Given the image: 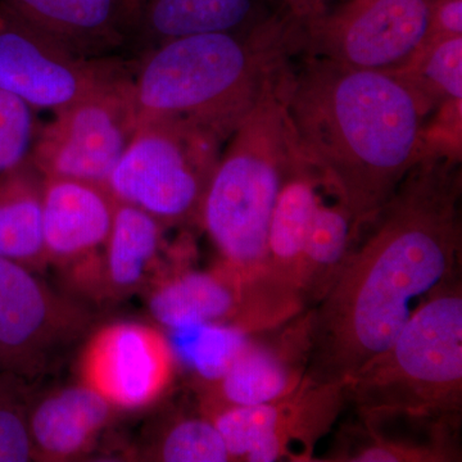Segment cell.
Returning <instances> with one entry per match:
<instances>
[{
    "label": "cell",
    "mask_w": 462,
    "mask_h": 462,
    "mask_svg": "<svg viewBox=\"0 0 462 462\" xmlns=\"http://www.w3.org/2000/svg\"><path fill=\"white\" fill-rule=\"evenodd\" d=\"M310 318L306 309L275 329L249 336L220 378L196 380L199 412L208 416L234 407L256 406L294 391L309 366Z\"/></svg>",
    "instance_id": "obj_15"
},
{
    "label": "cell",
    "mask_w": 462,
    "mask_h": 462,
    "mask_svg": "<svg viewBox=\"0 0 462 462\" xmlns=\"http://www.w3.org/2000/svg\"><path fill=\"white\" fill-rule=\"evenodd\" d=\"M145 458L162 462L231 461L214 422L199 416H178L149 446Z\"/></svg>",
    "instance_id": "obj_25"
},
{
    "label": "cell",
    "mask_w": 462,
    "mask_h": 462,
    "mask_svg": "<svg viewBox=\"0 0 462 462\" xmlns=\"http://www.w3.org/2000/svg\"><path fill=\"white\" fill-rule=\"evenodd\" d=\"M454 36H462V0H433L424 44Z\"/></svg>",
    "instance_id": "obj_30"
},
{
    "label": "cell",
    "mask_w": 462,
    "mask_h": 462,
    "mask_svg": "<svg viewBox=\"0 0 462 462\" xmlns=\"http://www.w3.org/2000/svg\"><path fill=\"white\" fill-rule=\"evenodd\" d=\"M127 72L120 58L79 56L0 5V90L35 111L54 114Z\"/></svg>",
    "instance_id": "obj_11"
},
{
    "label": "cell",
    "mask_w": 462,
    "mask_h": 462,
    "mask_svg": "<svg viewBox=\"0 0 462 462\" xmlns=\"http://www.w3.org/2000/svg\"><path fill=\"white\" fill-rule=\"evenodd\" d=\"M394 74L430 103L431 112L445 103L462 100V36L425 42Z\"/></svg>",
    "instance_id": "obj_24"
},
{
    "label": "cell",
    "mask_w": 462,
    "mask_h": 462,
    "mask_svg": "<svg viewBox=\"0 0 462 462\" xmlns=\"http://www.w3.org/2000/svg\"><path fill=\"white\" fill-rule=\"evenodd\" d=\"M457 437H406L367 427L358 420L338 431L324 462H457Z\"/></svg>",
    "instance_id": "obj_23"
},
{
    "label": "cell",
    "mask_w": 462,
    "mask_h": 462,
    "mask_svg": "<svg viewBox=\"0 0 462 462\" xmlns=\"http://www.w3.org/2000/svg\"><path fill=\"white\" fill-rule=\"evenodd\" d=\"M44 178L29 158L0 175V257L41 273L47 269L42 240Z\"/></svg>",
    "instance_id": "obj_21"
},
{
    "label": "cell",
    "mask_w": 462,
    "mask_h": 462,
    "mask_svg": "<svg viewBox=\"0 0 462 462\" xmlns=\"http://www.w3.org/2000/svg\"><path fill=\"white\" fill-rule=\"evenodd\" d=\"M23 379L0 372V462L36 461Z\"/></svg>",
    "instance_id": "obj_26"
},
{
    "label": "cell",
    "mask_w": 462,
    "mask_h": 462,
    "mask_svg": "<svg viewBox=\"0 0 462 462\" xmlns=\"http://www.w3.org/2000/svg\"><path fill=\"white\" fill-rule=\"evenodd\" d=\"M138 126L133 74L93 91L41 125L29 160L42 178L105 185Z\"/></svg>",
    "instance_id": "obj_8"
},
{
    "label": "cell",
    "mask_w": 462,
    "mask_h": 462,
    "mask_svg": "<svg viewBox=\"0 0 462 462\" xmlns=\"http://www.w3.org/2000/svg\"><path fill=\"white\" fill-rule=\"evenodd\" d=\"M169 227L138 207L116 200L114 223L103 254L105 302L144 293L189 252L188 243L167 245Z\"/></svg>",
    "instance_id": "obj_16"
},
{
    "label": "cell",
    "mask_w": 462,
    "mask_h": 462,
    "mask_svg": "<svg viewBox=\"0 0 462 462\" xmlns=\"http://www.w3.org/2000/svg\"><path fill=\"white\" fill-rule=\"evenodd\" d=\"M36 111L0 90V175L25 162L41 129Z\"/></svg>",
    "instance_id": "obj_27"
},
{
    "label": "cell",
    "mask_w": 462,
    "mask_h": 462,
    "mask_svg": "<svg viewBox=\"0 0 462 462\" xmlns=\"http://www.w3.org/2000/svg\"><path fill=\"white\" fill-rule=\"evenodd\" d=\"M287 75L231 134L200 212L199 224L217 252V263L245 278L270 276V218L297 153L285 111Z\"/></svg>",
    "instance_id": "obj_5"
},
{
    "label": "cell",
    "mask_w": 462,
    "mask_h": 462,
    "mask_svg": "<svg viewBox=\"0 0 462 462\" xmlns=\"http://www.w3.org/2000/svg\"><path fill=\"white\" fill-rule=\"evenodd\" d=\"M114 413L115 409L81 383L30 400L35 460L74 461L90 454Z\"/></svg>",
    "instance_id": "obj_19"
},
{
    "label": "cell",
    "mask_w": 462,
    "mask_h": 462,
    "mask_svg": "<svg viewBox=\"0 0 462 462\" xmlns=\"http://www.w3.org/2000/svg\"><path fill=\"white\" fill-rule=\"evenodd\" d=\"M433 0H346L303 23L302 56L394 74L420 51Z\"/></svg>",
    "instance_id": "obj_9"
},
{
    "label": "cell",
    "mask_w": 462,
    "mask_h": 462,
    "mask_svg": "<svg viewBox=\"0 0 462 462\" xmlns=\"http://www.w3.org/2000/svg\"><path fill=\"white\" fill-rule=\"evenodd\" d=\"M461 132L462 100L445 103L434 109L422 130V158H445L461 162Z\"/></svg>",
    "instance_id": "obj_29"
},
{
    "label": "cell",
    "mask_w": 462,
    "mask_h": 462,
    "mask_svg": "<svg viewBox=\"0 0 462 462\" xmlns=\"http://www.w3.org/2000/svg\"><path fill=\"white\" fill-rule=\"evenodd\" d=\"M281 8L273 0H139L129 47L143 56L182 36L251 29Z\"/></svg>",
    "instance_id": "obj_18"
},
{
    "label": "cell",
    "mask_w": 462,
    "mask_h": 462,
    "mask_svg": "<svg viewBox=\"0 0 462 462\" xmlns=\"http://www.w3.org/2000/svg\"><path fill=\"white\" fill-rule=\"evenodd\" d=\"M116 200L105 185L44 178L42 240L47 266L57 270L66 293L105 302L103 254Z\"/></svg>",
    "instance_id": "obj_13"
},
{
    "label": "cell",
    "mask_w": 462,
    "mask_h": 462,
    "mask_svg": "<svg viewBox=\"0 0 462 462\" xmlns=\"http://www.w3.org/2000/svg\"><path fill=\"white\" fill-rule=\"evenodd\" d=\"M199 331L191 348V366L199 382L220 378L239 354L248 334L221 325L193 328Z\"/></svg>",
    "instance_id": "obj_28"
},
{
    "label": "cell",
    "mask_w": 462,
    "mask_h": 462,
    "mask_svg": "<svg viewBox=\"0 0 462 462\" xmlns=\"http://www.w3.org/2000/svg\"><path fill=\"white\" fill-rule=\"evenodd\" d=\"M348 402L346 384L303 378L272 402L206 416L223 437L231 461L314 462L315 448L333 430Z\"/></svg>",
    "instance_id": "obj_10"
},
{
    "label": "cell",
    "mask_w": 462,
    "mask_h": 462,
    "mask_svg": "<svg viewBox=\"0 0 462 462\" xmlns=\"http://www.w3.org/2000/svg\"><path fill=\"white\" fill-rule=\"evenodd\" d=\"M300 153L320 171L360 229L422 158L431 107L397 74L303 56L284 83Z\"/></svg>",
    "instance_id": "obj_2"
},
{
    "label": "cell",
    "mask_w": 462,
    "mask_h": 462,
    "mask_svg": "<svg viewBox=\"0 0 462 462\" xmlns=\"http://www.w3.org/2000/svg\"><path fill=\"white\" fill-rule=\"evenodd\" d=\"M330 0H282V7L298 23H306L329 8Z\"/></svg>",
    "instance_id": "obj_31"
},
{
    "label": "cell",
    "mask_w": 462,
    "mask_h": 462,
    "mask_svg": "<svg viewBox=\"0 0 462 462\" xmlns=\"http://www.w3.org/2000/svg\"><path fill=\"white\" fill-rule=\"evenodd\" d=\"M84 302L57 293L23 264L0 257V372L32 378L80 338L91 321Z\"/></svg>",
    "instance_id": "obj_12"
},
{
    "label": "cell",
    "mask_w": 462,
    "mask_h": 462,
    "mask_svg": "<svg viewBox=\"0 0 462 462\" xmlns=\"http://www.w3.org/2000/svg\"><path fill=\"white\" fill-rule=\"evenodd\" d=\"M126 3H127V5H130V7H132L133 12H134V16H135V11H136V7H138L139 0H126Z\"/></svg>",
    "instance_id": "obj_32"
},
{
    "label": "cell",
    "mask_w": 462,
    "mask_h": 462,
    "mask_svg": "<svg viewBox=\"0 0 462 462\" xmlns=\"http://www.w3.org/2000/svg\"><path fill=\"white\" fill-rule=\"evenodd\" d=\"M227 141L181 118L141 121L109 176L107 189L117 202L138 207L167 227L199 224Z\"/></svg>",
    "instance_id": "obj_6"
},
{
    "label": "cell",
    "mask_w": 462,
    "mask_h": 462,
    "mask_svg": "<svg viewBox=\"0 0 462 462\" xmlns=\"http://www.w3.org/2000/svg\"><path fill=\"white\" fill-rule=\"evenodd\" d=\"M178 355L156 325L114 321L88 338L78 372L81 384L99 394L115 411L153 406L172 387Z\"/></svg>",
    "instance_id": "obj_14"
},
{
    "label": "cell",
    "mask_w": 462,
    "mask_h": 462,
    "mask_svg": "<svg viewBox=\"0 0 462 462\" xmlns=\"http://www.w3.org/2000/svg\"><path fill=\"white\" fill-rule=\"evenodd\" d=\"M461 191L460 162L422 158L357 230L338 278L310 309L306 379L346 384L460 272Z\"/></svg>",
    "instance_id": "obj_1"
},
{
    "label": "cell",
    "mask_w": 462,
    "mask_h": 462,
    "mask_svg": "<svg viewBox=\"0 0 462 462\" xmlns=\"http://www.w3.org/2000/svg\"><path fill=\"white\" fill-rule=\"evenodd\" d=\"M0 5L81 57H115L132 38L134 12L126 0H0Z\"/></svg>",
    "instance_id": "obj_17"
},
{
    "label": "cell",
    "mask_w": 462,
    "mask_h": 462,
    "mask_svg": "<svg viewBox=\"0 0 462 462\" xmlns=\"http://www.w3.org/2000/svg\"><path fill=\"white\" fill-rule=\"evenodd\" d=\"M330 199L321 200L300 258L298 288L305 309H312L327 296L357 236L345 203L334 196Z\"/></svg>",
    "instance_id": "obj_22"
},
{
    "label": "cell",
    "mask_w": 462,
    "mask_h": 462,
    "mask_svg": "<svg viewBox=\"0 0 462 462\" xmlns=\"http://www.w3.org/2000/svg\"><path fill=\"white\" fill-rule=\"evenodd\" d=\"M160 327L188 330L221 325L248 336L281 327L302 312V300L272 276L245 278L216 263L209 270L173 267L144 291Z\"/></svg>",
    "instance_id": "obj_7"
},
{
    "label": "cell",
    "mask_w": 462,
    "mask_h": 462,
    "mask_svg": "<svg viewBox=\"0 0 462 462\" xmlns=\"http://www.w3.org/2000/svg\"><path fill=\"white\" fill-rule=\"evenodd\" d=\"M327 191L324 176L297 148L270 218L266 266L273 281L300 298L298 273L303 247Z\"/></svg>",
    "instance_id": "obj_20"
},
{
    "label": "cell",
    "mask_w": 462,
    "mask_h": 462,
    "mask_svg": "<svg viewBox=\"0 0 462 462\" xmlns=\"http://www.w3.org/2000/svg\"><path fill=\"white\" fill-rule=\"evenodd\" d=\"M303 53V25L279 9L247 30L172 39L139 58L138 123L181 118L229 139Z\"/></svg>",
    "instance_id": "obj_3"
},
{
    "label": "cell",
    "mask_w": 462,
    "mask_h": 462,
    "mask_svg": "<svg viewBox=\"0 0 462 462\" xmlns=\"http://www.w3.org/2000/svg\"><path fill=\"white\" fill-rule=\"evenodd\" d=\"M358 420L457 436L462 420V284L447 279L391 343L346 382Z\"/></svg>",
    "instance_id": "obj_4"
}]
</instances>
